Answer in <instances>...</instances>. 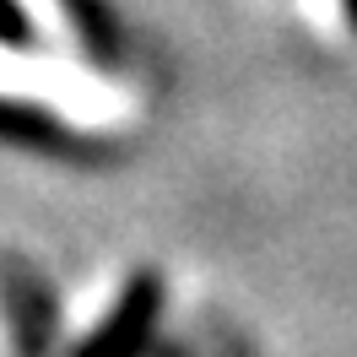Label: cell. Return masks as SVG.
<instances>
[{"label":"cell","instance_id":"obj_1","mask_svg":"<svg viewBox=\"0 0 357 357\" xmlns=\"http://www.w3.org/2000/svg\"><path fill=\"white\" fill-rule=\"evenodd\" d=\"M0 314L17 357H44L54 341V298L17 249H0Z\"/></svg>","mask_w":357,"mask_h":357},{"label":"cell","instance_id":"obj_4","mask_svg":"<svg viewBox=\"0 0 357 357\" xmlns=\"http://www.w3.org/2000/svg\"><path fill=\"white\" fill-rule=\"evenodd\" d=\"M303 6V17H309L319 33H335L341 27V0H298Z\"/></svg>","mask_w":357,"mask_h":357},{"label":"cell","instance_id":"obj_3","mask_svg":"<svg viewBox=\"0 0 357 357\" xmlns=\"http://www.w3.org/2000/svg\"><path fill=\"white\" fill-rule=\"evenodd\" d=\"M38 38H44V27L33 17V6L27 0H0V54L38 60Z\"/></svg>","mask_w":357,"mask_h":357},{"label":"cell","instance_id":"obj_2","mask_svg":"<svg viewBox=\"0 0 357 357\" xmlns=\"http://www.w3.org/2000/svg\"><path fill=\"white\" fill-rule=\"evenodd\" d=\"M146 314H152V292L146 282H135V287L119 292V303L109 309V319L92 331V341L82 347V357H125L135 347V335L146 331Z\"/></svg>","mask_w":357,"mask_h":357}]
</instances>
